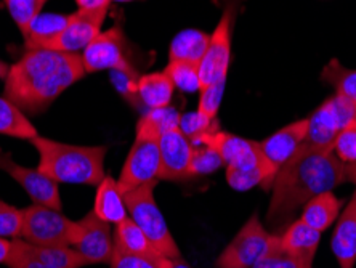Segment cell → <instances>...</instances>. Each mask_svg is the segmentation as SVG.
I'll return each mask as SVG.
<instances>
[{
	"label": "cell",
	"mask_w": 356,
	"mask_h": 268,
	"mask_svg": "<svg viewBox=\"0 0 356 268\" xmlns=\"http://www.w3.org/2000/svg\"><path fill=\"white\" fill-rule=\"evenodd\" d=\"M70 15H39L29 26L28 34L24 36V42L28 50L42 49L47 42L58 36L67 23Z\"/></svg>",
	"instance_id": "d4e9b609"
},
{
	"label": "cell",
	"mask_w": 356,
	"mask_h": 268,
	"mask_svg": "<svg viewBox=\"0 0 356 268\" xmlns=\"http://www.w3.org/2000/svg\"><path fill=\"white\" fill-rule=\"evenodd\" d=\"M159 134L143 123L137 124V139L118 178L119 191L125 194L146 183L158 182L161 169Z\"/></svg>",
	"instance_id": "8992f818"
},
{
	"label": "cell",
	"mask_w": 356,
	"mask_h": 268,
	"mask_svg": "<svg viewBox=\"0 0 356 268\" xmlns=\"http://www.w3.org/2000/svg\"><path fill=\"white\" fill-rule=\"evenodd\" d=\"M49 0H3L8 13L23 34H28L29 26L42 13V8Z\"/></svg>",
	"instance_id": "f1b7e54d"
},
{
	"label": "cell",
	"mask_w": 356,
	"mask_h": 268,
	"mask_svg": "<svg viewBox=\"0 0 356 268\" xmlns=\"http://www.w3.org/2000/svg\"><path fill=\"white\" fill-rule=\"evenodd\" d=\"M321 81L331 84L337 95L356 104V70H348L332 58L321 72Z\"/></svg>",
	"instance_id": "4316f807"
},
{
	"label": "cell",
	"mask_w": 356,
	"mask_h": 268,
	"mask_svg": "<svg viewBox=\"0 0 356 268\" xmlns=\"http://www.w3.org/2000/svg\"><path fill=\"white\" fill-rule=\"evenodd\" d=\"M5 265H7L8 268H54V267L44 264V262L38 259V257L31 254L28 248H26L24 239H21V238L13 239L12 252H10Z\"/></svg>",
	"instance_id": "8d00e7d4"
},
{
	"label": "cell",
	"mask_w": 356,
	"mask_h": 268,
	"mask_svg": "<svg viewBox=\"0 0 356 268\" xmlns=\"http://www.w3.org/2000/svg\"><path fill=\"white\" fill-rule=\"evenodd\" d=\"M307 130L308 119H300L286 125L284 129L277 130L266 140L260 141L261 153L280 171L300 148L307 136Z\"/></svg>",
	"instance_id": "2e32d148"
},
{
	"label": "cell",
	"mask_w": 356,
	"mask_h": 268,
	"mask_svg": "<svg viewBox=\"0 0 356 268\" xmlns=\"http://www.w3.org/2000/svg\"><path fill=\"white\" fill-rule=\"evenodd\" d=\"M108 10H77L67 17V23L58 36L42 47L44 50L67 52L77 54L102 33V24L106 18Z\"/></svg>",
	"instance_id": "8fae6325"
},
{
	"label": "cell",
	"mask_w": 356,
	"mask_h": 268,
	"mask_svg": "<svg viewBox=\"0 0 356 268\" xmlns=\"http://www.w3.org/2000/svg\"><path fill=\"white\" fill-rule=\"evenodd\" d=\"M234 21V5H228L211 36L207 52L199 65L201 88L220 81H227L229 60H232V29Z\"/></svg>",
	"instance_id": "30bf717a"
},
{
	"label": "cell",
	"mask_w": 356,
	"mask_h": 268,
	"mask_svg": "<svg viewBox=\"0 0 356 268\" xmlns=\"http://www.w3.org/2000/svg\"><path fill=\"white\" fill-rule=\"evenodd\" d=\"M340 207H342V201H340L336 194L332 191H324L318 194V196L312 198L305 204L300 220L305 222L308 227L323 233L337 219Z\"/></svg>",
	"instance_id": "ffe728a7"
},
{
	"label": "cell",
	"mask_w": 356,
	"mask_h": 268,
	"mask_svg": "<svg viewBox=\"0 0 356 268\" xmlns=\"http://www.w3.org/2000/svg\"><path fill=\"white\" fill-rule=\"evenodd\" d=\"M345 182V164L334 151L298 148L277 171L268 207V222L282 227L298 207Z\"/></svg>",
	"instance_id": "7a4b0ae2"
},
{
	"label": "cell",
	"mask_w": 356,
	"mask_h": 268,
	"mask_svg": "<svg viewBox=\"0 0 356 268\" xmlns=\"http://www.w3.org/2000/svg\"><path fill=\"white\" fill-rule=\"evenodd\" d=\"M331 249L340 268H353L356 262V191L353 193L345 211L334 230Z\"/></svg>",
	"instance_id": "ac0fdd59"
},
{
	"label": "cell",
	"mask_w": 356,
	"mask_h": 268,
	"mask_svg": "<svg viewBox=\"0 0 356 268\" xmlns=\"http://www.w3.org/2000/svg\"><path fill=\"white\" fill-rule=\"evenodd\" d=\"M319 241L321 233L298 219L281 236V248L296 260L298 268H313Z\"/></svg>",
	"instance_id": "e0dca14e"
},
{
	"label": "cell",
	"mask_w": 356,
	"mask_h": 268,
	"mask_svg": "<svg viewBox=\"0 0 356 268\" xmlns=\"http://www.w3.org/2000/svg\"><path fill=\"white\" fill-rule=\"evenodd\" d=\"M156 182L146 183L124 194L129 217L143 231L158 254L167 259H180V249L172 236L167 222L154 199Z\"/></svg>",
	"instance_id": "277c9868"
},
{
	"label": "cell",
	"mask_w": 356,
	"mask_h": 268,
	"mask_svg": "<svg viewBox=\"0 0 356 268\" xmlns=\"http://www.w3.org/2000/svg\"><path fill=\"white\" fill-rule=\"evenodd\" d=\"M281 246V236L270 233L254 214L217 259V268H252Z\"/></svg>",
	"instance_id": "52a82bcc"
},
{
	"label": "cell",
	"mask_w": 356,
	"mask_h": 268,
	"mask_svg": "<svg viewBox=\"0 0 356 268\" xmlns=\"http://www.w3.org/2000/svg\"><path fill=\"white\" fill-rule=\"evenodd\" d=\"M12 246L13 239L0 238V264H5V262H7L10 252H12Z\"/></svg>",
	"instance_id": "60d3db41"
},
{
	"label": "cell",
	"mask_w": 356,
	"mask_h": 268,
	"mask_svg": "<svg viewBox=\"0 0 356 268\" xmlns=\"http://www.w3.org/2000/svg\"><path fill=\"white\" fill-rule=\"evenodd\" d=\"M111 223L104 222L95 212H88L79 220V238L72 244V249L92 264H109L114 254V241L111 235Z\"/></svg>",
	"instance_id": "5bb4252c"
},
{
	"label": "cell",
	"mask_w": 356,
	"mask_h": 268,
	"mask_svg": "<svg viewBox=\"0 0 356 268\" xmlns=\"http://www.w3.org/2000/svg\"><path fill=\"white\" fill-rule=\"evenodd\" d=\"M116 2H130V0H116Z\"/></svg>",
	"instance_id": "f6af8a7d"
},
{
	"label": "cell",
	"mask_w": 356,
	"mask_h": 268,
	"mask_svg": "<svg viewBox=\"0 0 356 268\" xmlns=\"http://www.w3.org/2000/svg\"><path fill=\"white\" fill-rule=\"evenodd\" d=\"M225 82L227 81H220L216 84H211V86L202 87L201 90V97H199V107H197V113H201L206 118L216 120L220 104H222V98H223V92H225Z\"/></svg>",
	"instance_id": "e575fe53"
},
{
	"label": "cell",
	"mask_w": 356,
	"mask_h": 268,
	"mask_svg": "<svg viewBox=\"0 0 356 268\" xmlns=\"http://www.w3.org/2000/svg\"><path fill=\"white\" fill-rule=\"evenodd\" d=\"M111 268H170L172 259L151 252V254H127V252L114 251L109 262Z\"/></svg>",
	"instance_id": "f546056e"
},
{
	"label": "cell",
	"mask_w": 356,
	"mask_h": 268,
	"mask_svg": "<svg viewBox=\"0 0 356 268\" xmlns=\"http://www.w3.org/2000/svg\"><path fill=\"white\" fill-rule=\"evenodd\" d=\"M334 153L343 164H356V119L339 134Z\"/></svg>",
	"instance_id": "d590c367"
},
{
	"label": "cell",
	"mask_w": 356,
	"mask_h": 268,
	"mask_svg": "<svg viewBox=\"0 0 356 268\" xmlns=\"http://www.w3.org/2000/svg\"><path fill=\"white\" fill-rule=\"evenodd\" d=\"M170 268H191V267L186 265L181 259H175V260H172V267Z\"/></svg>",
	"instance_id": "7bdbcfd3"
},
{
	"label": "cell",
	"mask_w": 356,
	"mask_h": 268,
	"mask_svg": "<svg viewBox=\"0 0 356 268\" xmlns=\"http://www.w3.org/2000/svg\"><path fill=\"white\" fill-rule=\"evenodd\" d=\"M211 36L199 29H185L177 34L172 40L169 49L170 61H190L201 65L204 55H206Z\"/></svg>",
	"instance_id": "7402d4cb"
},
{
	"label": "cell",
	"mask_w": 356,
	"mask_h": 268,
	"mask_svg": "<svg viewBox=\"0 0 356 268\" xmlns=\"http://www.w3.org/2000/svg\"><path fill=\"white\" fill-rule=\"evenodd\" d=\"M111 79L120 95L127 100L130 104H134V107H141L140 98H138L140 76L137 74V71H135L134 68H130V70H122V71H111Z\"/></svg>",
	"instance_id": "836d02e7"
},
{
	"label": "cell",
	"mask_w": 356,
	"mask_h": 268,
	"mask_svg": "<svg viewBox=\"0 0 356 268\" xmlns=\"http://www.w3.org/2000/svg\"><path fill=\"white\" fill-rule=\"evenodd\" d=\"M93 212L104 222L114 225L129 217L127 207H125L124 203V194L119 191L118 180H114L113 177L106 175L98 185Z\"/></svg>",
	"instance_id": "d6986e66"
},
{
	"label": "cell",
	"mask_w": 356,
	"mask_h": 268,
	"mask_svg": "<svg viewBox=\"0 0 356 268\" xmlns=\"http://www.w3.org/2000/svg\"><path fill=\"white\" fill-rule=\"evenodd\" d=\"M7 72H8V68H7V65H5V63L0 61V77H5V76H7Z\"/></svg>",
	"instance_id": "ee69618b"
},
{
	"label": "cell",
	"mask_w": 356,
	"mask_h": 268,
	"mask_svg": "<svg viewBox=\"0 0 356 268\" xmlns=\"http://www.w3.org/2000/svg\"><path fill=\"white\" fill-rule=\"evenodd\" d=\"M39 153L40 172L58 183L99 185L104 175V146H77L45 136L31 140Z\"/></svg>",
	"instance_id": "3957f363"
},
{
	"label": "cell",
	"mask_w": 356,
	"mask_h": 268,
	"mask_svg": "<svg viewBox=\"0 0 356 268\" xmlns=\"http://www.w3.org/2000/svg\"><path fill=\"white\" fill-rule=\"evenodd\" d=\"M356 119V104L350 100L334 95L315 109L308 118V130L300 148L334 151L339 134Z\"/></svg>",
	"instance_id": "ba28073f"
},
{
	"label": "cell",
	"mask_w": 356,
	"mask_h": 268,
	"mask_svg": "<svg viewBox=\"0 0 356 268\" xmlns=\"http://www.w3.org/2000/svg\"><path fill=\"white\" fill-rule=\"evenodd\" d=\"M193 146L207 145L222 156L227 167L236 171H250L270 162L260 150V143L245 140L243 136L222 132L216 124L211 129L191 140Z\"/></svg>",
	"instance_id": "9c48e42d"
},
{
	"label": "cell",
	"mask_w": 356,
	"mask_h": 268,
	"mask_svg": "<svg viewBox=\"0 0 356 268\" xmlns=\"http://www.w3.org/2000/svg\"><path fill=\"white\" fill-rule=\"evenodd\" d=\"M180 113L169 104V107L165 108L149 109V111H146L140 118V123L148 125L149 129H153L154 132H158L161 135L162 132H165V130H169L172 127H178V125H180Z\"/></svg>",
	"instance_id": "d6a6232c"
},
{
	"label": "cell",
	"mask_w": 356,
	"mask_h": 268,
	"mask_svg": "<svg viewBox=\"0 0 356 268\" xmlns=\"http://www.w3.org/2000/svg\"><path fill=\"white\" fill-rule=\"evenodd\" d=\"M175 86L169 76L162 72L140 76L138 79V98L141 107L149 109H159L169 107L174 97Z\"/></svg>",
	"instance_id": "44dd1931"
},
{
	"label": "cell",
	"mask_w": 356,
	"mask_h": 268,
	"mask_svg": "<svg viewBox=\"0 0 356 268\" xmlns=\"http://www.w3.org/2000/svg\"><path fill=\"white\" fill-rule=\"evenodd\" d=\"M0 171L7 172L13 180H17L19 187L29 194L34 204L61 211L60 183L55 182L54 178L45 175L39 169H29V167L17 164L12 155L2 153V151H0Z\"/></svg>",
	"instance_id": "4fadbf2b"
},
{
	"label": "cell",
	"mask_w": 356,
	"mask_h": 268,
	"mask_svg": "<svg viewBox=\"0 0 356 268\" xmlns=\"http://www.w3.org/2000/svg\"><path fill=\"white\" fill-rule=\"evenodd\" d=\"M24 222V209H17L15 206L0 201V238H21Z\"/></svg>",
	"instance_id": "1f68e13d"
},
{
	"label": "cell",
	"mask_w": 356,
	"mask_h": 268,
	"mask_svg": "<svg viewBox=\"0 0 356 268\" xmlns=\"http://www.w3.org/2000/svg\"><path fill=\"white\" fill-rule=\"evenodd\" d=\"M113 241L114 251L127 252V254H151V252H156L143 231L130 217L124 219L122 222L116 225Z\"/></svg>",
	"instance_id": "cb8c5ba5"
},
{
	"label": "cell",
	"mask_w": 356,
	"mask_h": 268,
	"mask_svg": "<svg viewBox=\"0 0 356 268\" xmlns=\"http://www.w3.org/2000/svg\"><path fill=\"white\" fill-rule=\"evenodd\" d=\"M191 140L181 132L180 127H172L159 136L162 180H185L190 178V167L193 159Z\"/></svg>",
	"instance_id": "9a60e30c"
},
{
	"label": "cell",
	"mask_w": 356,
	"mask_h": 268,
	"mask_svg": "<svg viewBox=\"0 0 356 268\" xmlns=\"http://www.w3.org/2000/svg\"><path fill=\"white\" fill-rule=\"evenodd\" d=\"M225 164L222 156L216 150L207 145L195 146L193 150V159L190 167V175H207L218 171Z\"/></svg>",
	"instance_id": "4dcf8cb0"
},
{
	"label": "cell",
	"mask_w": 356,
	"mask_h": 268,
	"mask_svg": "<svg viewBox=\"0 0 356 268\" xmlns=\"http://www.w3.org/2000/svg\"><path fill=\"white\" fill-rule=\"evenodd\" d=\"M216 120L206 118V116H202L201 113H191V114H185L181 116L180 119V125L178 127L181 129V132L185 134L188 139L193 140L196 139L197 135H201L202 132H206L213 125Z\"/></svg>",
	"instance_id": "74e56055"
},
{
	"label": "cell",
	"mask_w": 356,
	"mask_h": 268,
	"mask_svg": "<svg viewBox=\"0 0 356 268\" xmlns=\"http://www.w3.org/2000/svg\"><path fill=\"white\" fill-rule=\"evenodd\" d=\"M26 248L31 254L38 257L44 264L54 268H82L88 265L79 252L72 248H44V246H34L24 241Z\"/></svg>",
	"instance_id": "484cf974"
},
{
	"label": "cell",
	"mask_w": 356,
	"mask_h": 268,
	"mask_svg": "<svg viewBox=\"0 0 356 268\" xmlns=\"http://www.w3.org/2000/svg\"><path fill=\"white\" fill-rule=\"evenodd\" d=\"M79 222H72L56 209L33 204L24 209L21 239L44 248H72L79 238Z\"/></svg>",
	"instance_id": "5b68a950"
},
{
	"label": "cell",
	"mask_w": 356,
	"mask_h": 268,
	"mask_svg": "<svg viewBox=\"0 0 356 268\" xmlns=\"http://www.w3.org/2000/svg\"><path fill=\"white\" fill-rule=\"evenodd\" d=\"M0 134L21 140L39 136L38 129L29 123L24 113L5 97H0Z\"/></svg>",
	"instance_id": "603a6c76"
},
{
	"label": "cell",
	"mask_w": 356,
	"mask_h": 268,
	"mask_svg": "<svg viewBox=\"0 0 356 268\" xmlns=\"http://www.w3.org/2000/svg\"><path fill=\"white\" fill-rule=\"evenodd\" d=\"M164 72L175 87L183 92L201 90V76H199V65L190 61H169Z\"/></svg>",
	"instance_id": "83f0119b"
},
{
	"label": "cell",
	"mask_w": 356,
	"mask_h": 268,
	"mask_svg": "<svg viewBox=\"0 0 356 268\" xmlns=\"http://www.w3.org/2000/svg\"><path fill=\"white\" fill-rule=\"evenodd\" d=\"M252 268H298L296 260L281 248H276L273 252L264 257L259 264H255Z\"/></svg>",
	"instance_id": "f35d334b"
},
{
	"label": "cell",
	"mask_w": 356,
	"mask_h": 268,
	"mask_svg": "<svg viewBox=\"0 0 356 268\" xmlns=\"http://www.w3.org/2000/svg\"><path fill=\"white\" fill-rule=\"evenodd\" d=\"M345 180L356 185V164H345Z\"/></svg>",
	"instance_id": "b9f144b4"
},
{
	"label": "cell",
	"mask_w": 356,
	"mask_h": 268,
	"mask_svg": "<svg viewBox=\"0 0 356 268\" xmlns=\"http://www.w3.org/2000/svg\"><path fill=\"white\" fill-rule=\"evenodd\" d=\"M86 72L98 71H122L130 70L127 55H125V39L120 28H111L99 33L81 54Z\"/></svg>",
	"instance_id": "7c38bea8"
},
{
	"label": "cell",
	"mask_w": 356,
	"mask_h": 268,
	"mask_svg": "<svg viewBox=\"0 0 356 268\" xmlns=\"http://www.w3.org/2000/svg\"><path fill=\"white\" fill-rule=\"evenodd\" d=\"M86 74L79 54L28 50L8 68L3 97L21 111L40 113Z\"/></svg>",
	"instance_id": "6da1fadb"
},
{
	"label": "cell",
	"mask_w": 356,
	"mask_h": 268,
	"mask_svg": "<svg viewBox=\"0 0 356 268\" xmlns=\"http://www.w3.org/2000/svg\"><path fill=\"white\" fill-rule=\"evenodd\" d=\"M111 2L113 0H76L81 10H108Z\"/></svg>",
	"instance_id": "ab89813d"
}]
</instances>
